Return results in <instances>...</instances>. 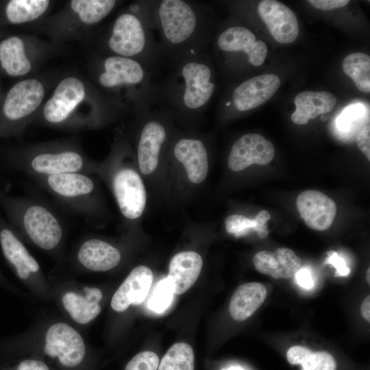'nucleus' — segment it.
I'll use <instances>...</instances> for the list:
<instances>
[{"label":"nucleus","instance_id":"nucleus-1","mask_svg":"<svg viewBox=\"0 0 370 370\" xmlns=\"http://www.w3.org/2000/svg\"><path fill=\"white\" fill-rule=\"evenodd\" d=\"M151 19L162 68L207 52L212 32L210 10L203 3L188 0L154 1Z\"/></svg>","mask_w":370,"mask_h":370},{"label":"nucleus","instance_id":"nucleus-2","mask_svg":"<svg viewBox=\"0 0 370 370\" xmlns=\"http://www.w3.org/2000/svg\"><path fill=\"white\" fill-rule=\"evenodd\" d=\"M156 84L155 105L172 118L192 121L208 107L216 88L208 51L166 71Z\"/></svg>","mask_w":370,"mask_h":370},{"label":"nucleus","instance_id":"nucleus-3","mask_svg":"<svg viewBox=\"0 0 370 370\" xmlns=\"http://www.w3.org/2000/svg\"><path fill=\"white\" fill-rule=\"evenodd\" d=\"M154 1H141L129 6L114 21L107 45L115 55L135 60L156 73L162 69L158 39L151 19Z\"/></svg>","mask_w":370,"mask_h":370},{"label":"nucleus","instance_id":"nucleus-4","mask_svg":"<svg viewBox=\"0 0 370 370\" xmlns=\"http://www.w3.org/2000/svg\"><path fill=\"white\" fill-rule=\"evenodd\" d=\"M0 205L20 236L45 251L61 247L64 223L50 204L34 197H12L0 191Z\"/></svg>","mask_w":370,"mask_h":370},{"label":"nucleus","instance_id":"nucleus-5","mask_svg":"<svg viewBox=\"0 0 370 370\" xmlns=\"http://www.w3.org/2000/svg\"><path fill=\"white\" fill-rule=\"evenodd\" d=\"M92 174L70 173L32 179L64 209L86 219L101 210L98 188Z\"/></svg>","mask_w":370,"mask_h":370},{"label":"nucleus","instance_id":"nucleus-6","mask_svg":"<svg viewBox=\"0 0 370 370\" xmlns=\"http://www.w3.org/2000/svg\"><path fill=\"white\" fill-rule=\"evenodd\" d=\"M98 81L106 88L127 87L149 108L155 105L157 73L140 62L125 57L110 56L103 62Z\"/></svg>","mask_w":370,"mask_h":370},{"label":"nucleus","instance_id":"nucleus-7","mask_svg":"<svg viewBox=\"0 0 370 370\" xmlns=\"http://www.w3.org/2000/svg\"><path fill=\"white\" fill-rule=\"evenodd\" d=\"M110 165L97 166L95 173L105 175L112 190L119 210L127 221H134L143 213L147 193L139 173L132 167L116 161Z\"/></svg>","mask_w":370,"mask_h":370},{"label":"nucleus","instance_id":"nucleus-8","mask_svg":"<svg viewBox=\"0 0 370 370\" xmlns=\"http://www.w3.org/2000/svg\"><path fill=\"white\" fill-rule=\"evenodd\" d=\"M31 178L70 173H95L97 165L74 148L36 149L17 161Z\"/></svg>","mask_w":370,"mask_h":370},{"label":"nucleus","instance_id":"nucleus-9","mask_svg":"<svg viewBox=\"0 0 370 370\" xmlns=\"http://www.w3.org/2000/svg\"><path fill=\"white\" fill-rule=\"evenodd\" d=\"M139 113L142 122L136 144L137 162L140 171L149 175L156 169L160 154L169 139L173 118L162 110L148 109Z\"/></svg>","mask_w":370,"mask_h":370},{"label":"nucleus","instance_id":"nucleus-10","mask_svg":"<svg viewBox=\"0 0 370 370\" xmlns=\"http://www.w3.org/2000/svg\"><path fill=\"white\" fill-rule=\"evenodd\" d=\"M214 53L224 55H245L249 64L261 65L267 54V46L256 40L254 34L247 27L234 25L219 32L214 40Z\"/></svg>","mask_w":370,"mask_h":370},{"label":"nucleus","instance_id":"nucleus-11","mask_svg":"<svg viewBox=\"0 0 370 370\" xmlns=\"http://www.w3.org/2000/svg\"><path fill=\"white\" fill-rule=\"evenodd\" d=\"M44 351L51 358H57L61 365L76 367L86 354V346L81 334L64 322L52 324L45 335Z\"/></svg>","mask_w":370,"mask_h":370},{"label":"nucleus","instance_id":"nucleus-12","mask_svg":"<svg viewBox=\"0 0 370 370\" xmlns=\"http://www.w3.org/2000/svg\"><path fill=\"white\" fill-rule=\"evenodd\" d=\"M280 86L275 74H263L247 79L237 85L230 98L224 101L225 108L247 112L264 103L273 96Z\"/></svg>","mask_w":370,"mask_h":370},{"label":"nucleus","instance_id":"nucleus-13","mask_svg":"<svg viewBox=\"0 0 370 370\" xmlns=\"http://www.w3.org/2000/svg\"><path fill=\"white\" fill-rule=\"evenodd\" d=\"M0 247L17 276L27 281L40 275V267L30 254L21 236L0 216Z\"/></svg>","mask_w":370,"mask_h":370},{"label":"nucleus","instance_id":"nucleus-14","mask_svg":"<svg viewBox=\"0 0 370 370\" xmlns=\"http://www.w3.org/2000/svg\"><path fill=\"white\" fill-rule=\"evenodd\" d=\"M273 145L258 134L248 133L232 145L227 159L230 170L241 171L252 164H269L274 157Z\"/></svg>","mask_w":370,"mask_h":370},{"label":"nucleus","instance_id":"nucleus-15","mask_svg":"<svg viewBox=\"0 0 370 370\" xmlns=\"http://www.w3.org/2000/svg\"><path fill=\"white\" fill-rule=\"evenodd\" d=\"M173 157L182 164L188 180L200 184L208 172V153L201 138L191 136L178 137L172 145Z\"/></svg>","mask_w":370,"mask_h":370},{"label":"nucleus","instance_id":"nucleus-16","mask_svg":"<svg viewBox=\"0 0 370 370\" xmlns=\"http://www.w3.org/2000/svg\"><path fill=\"white\" fill-rule=\"evenodd\" d=\"M258 12L273 38L282 44L295 41L299 25L294 12L283 3L263 0L258 5Z\"/></svg>","mask_w":370,"mask_h":370},{"label":"nucleus","instance_id":"nucleus-17","mask_svg":"<svg viewBox=\"0 0 370 370\" xmlns=\"http://www.w3.org/2000/svg\"><path fill=\"white\" fill-rule=\"evenodd\" d=\"M298 212L310 228L326 230L333 223L336 214V205L333 199L322 192L306 190L296 200Z\"/></svg>","mask_w":370,"mask_h":370},{"label":"nucleus","instance_id":"nucleus-18","mask_svg":"<svg viewBox=\"0 0 370 370\" xmlns=\"http://www.w3.org/2000/svg\"><path fill=\"white\" fill-rule=\"evenodd\" d=\"M85 88L76 77L62 79L56 86L53 96L46 102L43 116L50 123L66 121L76 106L84 99Z\"/></svg>","mask_w":370,"mask_h":370},{"label":"nucleus","instance_id":"nucleus-19","mask_svg":"<svg viewBox=\"0 0 370 370\" xmlns=\"http://www.w3.org/2000/svg\"><path fill=\"white\" fill-rule=\"evenodd\" d=\"M45 95L42 84L34 79L19 82L8 92L3 104L5 117L18 121L34 112L41 103Z\"/></svg>","mask_w":370,"mask_h":370},{"label":"nucleus","instance_id":"nucleus-20","mask_svg":"<svg viewBox=\"0 0 370 370\" xmlns=\"http://www.w3.org/2000/svg\"><path fill=\"white\" fill-rule=\"evenodd\" d=\"M119 248L108 241L98 238L83 240L75 253L79 265L88 271L104 272L117 267L121 260Z\"/></svg>","mask_w":370,"mask_h":370},{"label":"nucleus","instance_id":"nucleus-21","mask_svg":"<svg viewBox=\"0 0 370 370\" xmlns=\"http://www.w3.org/2000/svg\"><path fill=\"white\" fill-rule=\"evenodd\" d=\"M153 279L152 271L147 267H134L114 293L110 306L116 312L126 310L131 305H138L146 298Z\"/></svg>","mask_w":370,"mask_h":370},{"label":"nucleus","instance_id":"nucleus-22","mask_svg":"<svg viewBox=\"0 0 370 370\" xmlns=\"http://www.w3.org/2000/svg\"><path fill=\"white\" fill-rule=\"evenodd\" d=\"M255 269L275 279L293 278L301 267V260L291 249L280 247L274 251L262 250L253 258Z\"/></svg>","mask_w":370,"mask_h":370},{"label":"nucleus","instance_id":"nucleus-23","mask_svg":"<svg viewBox=\"0 0 370 370\" xmlns=\"http://www.w3.org/2000/svg\"><path fill=\"white\" fill-rule=\"evenodd\" d=\"M102 291L97 287L86 286L82 293L67 291L62 297L65 310L76 323L85 325L92 321L101 312Z\"/></svg>","mask_w":370,"mask_h":370},{"label":"nucleus","instance_id":"nucleus-24","mask_svg":"<svg viewBox=\"0 0 370 370\" xmlns=\"http://www.w3.org/2000/svg\"><path fill=\"white\" fill-rule=\"evenodd\" d=\"M203 265L201 256L193 251H181L171 260L168 278L173 293L182 295L197 281Z\"/></svg>","mask_w":370,"mask_h":370},{"label":"nucleus","instance_id":"nucleus-25","mask_svg":"<svg viewBox=\"0 0 370 370\" xmlns=\"http://www.w3.org/2000/svg\"><path fill=\"white\" fill-rule=\"evenodd\" d=\"M296 109L291 115L292 121L297 125H306L310 119L330 112L336 103V99L327 91H303L294 100Z\"/></svg>","mask_w":370,"mask_h":370},{"label":"nucleus","instance_id":"nucleus-26","mask_svg":"<svg viewBox=\"0 0 370 370\" xmlns=\"http://www.w3.org/2000/svg\"><path fill=\"white\" fill-rule=\"evenodd\" d=\"M267 296V290L261 283L249 282L239 286L229 304L231 317L238 321L247 319L264 303Z\"/></svg>","mask_w":370,"mask_h":370},{"label":"nucleus","instance_id":"nucleus-27","mask_svg":"<svg viewBox=\"0 0 370 370\" xmlns=\"http://www.w3.org/2000/svg\"><path fill=\"white\" fill-rule=\"evenodd\" d=\"M0 62L11 76L25 75L32 67L25 53L24 43L17 36H12L1 42Z\"/></svg>","mask_w":370,"mask_h":370},{"label":"nucleus","instance_id":"nucleus-28","mask_svg":"<svg viewBox=\"0 0 370 370\" xmlns=\"http://www.w3.org/2000/svg\"><path fill=\"white\" fill-rule=\"evenodd\" d=\"M269 212L265 210L260 211L254 219L242 214H231L225 220L227 232L236 237L246 235L251 230L256 232L260 238L267 234V222L270 219Z\"/></svg>","mask_w":370,"mask_h":370},{"label":"nucleus","instance_id":"nucleus-29","mask_svg":"<svg viewBox=\"0 0 370 370\" xmlns=\"http://www.w3.org/2000/svg\"><path fill=\"white\" fill-rule=\"evenodd\" d=\"M344 73L364 92H370V57L362 52L352 53L343 62Z\"/></svg>","mask_w":370,"mask_h":370},{"label":"nucleus","instance_id":"nucleus-30","mask_svg":"<svg viewBox=\"0 0 370 370\" xmlns=\"http://www.w3.org/2000/svg\"><path fill=\"white\" fill-rule=\"evenodd\" d=\"M49 3L47 0H12L7 5L6 16L13 23L31 21L46 11Z\"/></svg>","mask_w":370,"mask_h":370},{"label":"nucleus","instance_id":"nucleus-31","mask_svg":"<svg viewBox=\"0 0 370 370\" xmlns=\"http://www.w3.org/2000/svg\"><path fill=\"white\" fill-rule=\"evenodd\" d=\"M114 0H73L71 5L80 19L87 24L97 23L105 18L114 8Z\"/></svg>","mask_w":370,"mask_h":370},{"label":"nucleus","instance_id":"nucleus-32","mask_svg":"<svg viewBox=\"0 0 370 370\" xmlns=\"http://www.w3.org/2000/svg\"><path fill=\"white\" fill-rule=\"evenodd\" d=\"M158 370H194L195 354L186 343L173 344L163 356Z\"/></svg>","mask_w":370,"mask_h":370},{"label":"nucleus","instance_id":"nucleus-33","mask_svg":"<svg viewBox=\"0 0 370 370\" xmlns=\"http://www.w3.org/2000/svg\"><path fill=\"white\" fill-rule=\"evenodd\" d=\"M301 365V370H336V362L334 357L325 352H313L301 347L295 358L293 365Z\"/></svg>","mask_w":370,"mask_h":370},{"label":"nucleus","instance_id":"nucleus-34","mask_svg":"<svg viewBox=\"0 0 370 370\" xmlns=\"http://www.w3.org/2000/svg\"><path fill=\"white\" fill-rule=\"evenodd\" d=\"M173 294L169 278L162 280L151 293L149 301V307L156 312L164 311L171 304Z\"/></svg>","mask_w":370,"mask_h":370},{"label":"nucleus","instance_id":"nucleus-35","mask_svg":"<svg viewBox=\"0 0 370 370\" xmlns=\"http://www.w3.org/2000/svg\"><path fill=\"white\" fill-rule=\"evenodd\" d=\"M158 355L151 351H143L134 356L127 364L125 370H157Z\"/></svg>","mask_w":370,"mask_h":370},{"label":"nucleus","instance_id":"nucleus-36","mask_svg":"<svg viewBox=\"0 0 370 370\" xmlns=\"http://www.w3.org/2000/svg\"><path fill=\"white\" fill-rule=\"evenodd\" d=\"M362 107L360 104H356L345 109L336 119L338 128L344 132L349 130L354 122L362 115Z\"/></svg>","mask_w":370,"mask_h":370},{"label":"nucleus","instance_id":"nucleus-37","mask_svg":"<svg viewBox=\"0 0 370 370\" xmlns=\"http://www.w3.org/2000/svg\"><path fill=\"white\" fill-rule=\"evenodd\" d=\"M325 263L332 264L336 268V276H345L350 272L345 261L336 251H330L328 252Z\"/></svg>","mask_w":370,"mask_h":370},{"label":"nucleus","instance_id":"nucleus-38","mask_svg":"<svg viewBox=\"0 0 370 370\" xmlns=\"http://www.w3.org/2000/svg\"><path fill=\"white\" fill-rule=\"evenodd\" d=\"M356 143L360 150L370 160V127L369 125L363 127L358 133Z\"/></svg>","mask_w":370,"mask_h":370},{"label":"nucleus","instance_id":"nucleus-39","mask_svg":"<svg viewBox=\"0 0 370 370\" xmlns=\"http://www.w3.org/2000/svg\"><path fill=\"white\" fill-rule=\"evenodd\" d=\"M308 2L314 8L328 11L345 6L349 1L348 0H309Z\"/></svg>","mask_w":370,"mask_h":370},{"label":"nucleus","instance_id":"nucleus-40","mask_svg":"<svg viewBox=\"0 0 370 370\" xmlns=\"http://www.w3.org/2000/svg\"><path fill=\"white\" fill-rule=\"evenodd\" d=\"M297 283L304 288L310 289L314 285L312 275L310 270L306 267H301L294 275Z\"/></svg>","mask_w":370,"mask_h":370},{"label":"nucleus","instance_id":"nucleus-41","mask_svg":"<svg viewBox=\"0 0 370 370\" xmlns=\"http://www.w3.org/2000/svg\"><path fill=\"white\" fill-rule=\"evenodd\" d=\"M17 370H49L47 365L43 362L28 359L20 362L17 367Z\"/></svg>","mask_w":370,"mask_h":370},{"label":"nucleus","instance_id":"nucleus-42","mask_svg":"<svg viewBox=\"0 0 370 370\" xmlns=\"http://www.w3.org/2000/svg\"><path fill=\"white\" fill-rule=\"evenodd\" d=\"M360 312L362 317L370 322V296H367L362 301L360 306Z\"/></svg>","mask_w":370,"mask_h":370},{"label":"nucleus","instance_id":"nucleus-43","mask_svg":"<svg viewBox=\"0 0 370 370\" xmlns=\"http://www.w3.org/2000/svg\"><path fill=\"white\" fill-rule=\"evenodd\" d=\"M370 269L369 268L367 271V273H366V280H367V282L368 283V284H370Z\"/></svg>","mask_w":370,"mask_h":370}]
</instances>
